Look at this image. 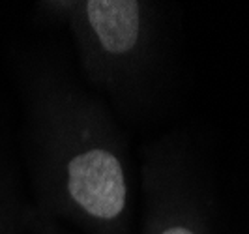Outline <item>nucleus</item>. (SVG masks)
Segmentation results:
<instances>
[{"instance_id": "obj_1", "label": "nucleus", "mask_w": 249, "mask_h": 234, "mask_svg": "<svg viewBox=\"0 0 249 234\" xmlns=\"http://www.w3.org/2000/svg\"><path fill=\"white\" fill-rule=\"evenodd\" d=\"M30 176L39 214L87 234H127L133 180L127 143L111 109L53 62L23 75Z\"/></svg>"}, {"instance_id": "obj_2", "label": "nucleus", "mask_w": 249, "mask_h": 234, "mask_svg": "<svg viewBox=\"0 0 249 234\" xmlns=\"http://www.w3.org/2000/svg\"><path fill=\"white\" fill-rule=\"evenodd\" d=\"M37 10L70 28L87 83L129 116L161 101L171 73V34L150 0H49Z\"/></svg>"}, {"instance_id": "obj_3", "label": "nucleus", "mask_w": 249, "mask_h": 234, "mask_svg": "<svg viewBox=\"0 0 249 234\" xmlns=\"http://www.w3.org/2000/svg\"><path fill=\"white\" fill-rule=\"evenodd\" d=\"M141 234H213V195L189 137L173 131L142 150Z\"/></svg>"}, {"instance_id": "obj_4", "label": "nucleus", "mask_w": 249, "mask_h": 234, "mask_svg": "<svg viewBox=\"0 0 249 234\" xmlns=\"http://www.w3.org/2000/svg\"><path fill=\"white\" fill-rule=\"evenodd\" d=\"M23 223V214L12 187L0 182V234H17Z\"/></svg>"}, {"instance_id": "obj_5", "label": "nucleus", "mask_w": 249, "mask_h": 234, "mask_svg": "<svg viewBox=\"0 0 249 234\" xmlns=\"http://www.w3.org/2000/svg\"><path fill=\"white\" fill-rule=\"evenodd\" d=\"M32 229L36 231V234H62L60 229L56 227V221H54V219H51V217L39 214V212L34 216V225H32Z\"/></svg>"}]
</instances>
